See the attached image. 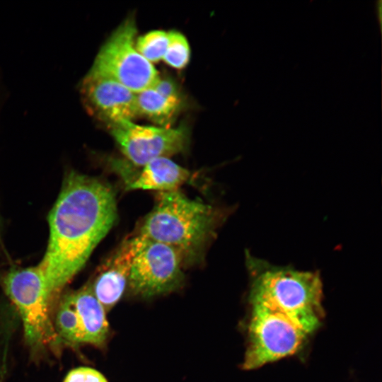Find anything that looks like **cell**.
<instances>
[{"label":"cell","instance_id":"cell-1","mask_svg":"<svg viewBox=\"0 0 382 382\" xmlns=\"http://www.w3.org/2000/svg\"><path fill=\"white\" fill-rule=\"evenodd\" d=\"M117 216L111 187L75 171L65 176L49 214L47 247L37 265L55 297L59 298L64 286L84 267Z\"/></svg>","mask_w":382,"mask_h":382},{"label":"cell","instance_id":"cell-2","mask_svg":"<svg viewBox=\"0 0 382 382\" xmlns=\"http://www.w3.org/2000/svg\"><path fill=\"white\" fill-rule=\"evenodd\" d=\"M251 278L250 305H259L285 316L308 334L323 318V284L318 272L277 266L245 255Z\"/></svg>","mask_w":382,"mask_h":382},{"label":"cell","instance_id":"cell-3","mask_svg":"<svg viewBox=\"0 0 382 382\" xmlns=\"http://www.w3.org/2000/svg\"><path fill=\"white\" fill-rule=\"evenodd\" d=\"M224 216L179 190L160 192L137 234L174 248L184 263L193 262L200 257Z\"/></svg>","mask_w":382,"mask_h":382},{"label":"cell","instance_id":"cell-4","mask_svg":"<svg viewBox=\"0 0 382 382\" xmlns=\"http://www.w3.org/2000/svg\"><path fill=\"white\" fill-rule=\"evenodd\" d=\"M3 288L20 314L30 347H57L61 342L52 318L58 299L51 292L39 266L10 270L4 277Z\"/></svg>","mask_w":382,"mask_h":382},{"label":"cell","instance_id":"cell-5","mask_svg":"<svg viewBox=\"0 0 382 382\" xmlns=\"http://www.w3.org/2000/svg\"><path fill=\"white\" fill-rule=\"evenodd\" d=\"M133 17L123 21L100 48L88 75L112 79L137 93L151 88L159 75L135 47Z\"/></svg>","mask_w":382,"mask_h":382},{"label":"cell","instance_id":"cell-6","mask_svg":"<svg viewBox=\"0 0 382 382\" xmlns=\"http://www.w3.org/2000/svg\"><path fill=\"white\" fill-rule=\"evenodd\" d=\"M308 335L283 314L262 306L251 305L243 368L255 369L294 354Z\"/></svg>","mask_w":382,"mask_h":382},{"label":"cell","instance_id":"cell-7","mask_svg":"<svg viewBox=\"0 0 382 382\" xmlns=\"http://www.w3.org/2000/svg\"><path fill=\"white\" fill-rule=\"evenodd\" d=\"M138 236L128 286L132 292L151 298L178 289L184 280V261L174 248Z\"/></svg>","mask_w":382,"mask_h":382},{"label":"cell","instance_id":"cell-8","mask_svg":"<svg viewBox=\"0 0 382 382\" xmlns=\"http://www.w3.org/2000/svg\"><path fill=\"white\" fill-rule=\"evenodd\" d=\"M109 127L122 153L136 167L157 158H168L183 152L188 143L189 132L184 125L165 127L144 126L127 121Z\"/></svg>","mask_w":382,"mask_h":382},{"label":"cell","instance_id":"cell-9","mask_svg":"<svg viewBox=\"0 0 382 382\" xmlns=\"http://www.w3.org/2000/svg\"><path fill=\"white\" fill-rule=\"evenodd\" d=\"M82 91L88 105L109 126L139 116L136 93L112 79L87 74Z\"/></svg>","mask_w":382,"mask_h":382},{"label":"cell","instance_id":"cell-10","mask_svg":"<svg viewBox=\"0 0 382 382\" xmlns=\"http://www.w3.org/2000/svg\"><path fill=\"white\" fill-rule=\"evenodd\" d=\"M137 245V234L124 239L99 267L90 282L94 295L106 312L120 301L128 285Z\"/></svg>","mask_w":382,"mask_h":382},{"label":"cell","instance_id":"cell-11","mask_svg":"<svg viewBox=\"0 0 382 382\" xmlns=\"http://www.w3.org/2000/svg\"><path fill=\"white\" fill-rule=\"evenodd\" d=\"M117 166L127 191L143 190L160 192L177 190L190 176L187 169L167 157L153 159L139 167L132 164Z\"/></svg>","mask_w":382,"mask_h":382},{"label":"cell","instance_id":"cell-12","mask_svg":"<svg viewBox=\"0 0 382 382\" xmlns=\"http://www.w3.org/2000/svg\"><path fill=\"white\" fill-rule=\"evenodd\" d=\"M76 318L83 336V342L103 346L109 335V325L104 308L94 295L90 282L69 291Z\"/></svg>","mask_w":382,"mask_h":382},{"label":"cell","instance_id":"cell-13","mask_svg":"<svg viewBox=\"0 0 382 382\" xmlns=\"http://www.w3.org/2000/svg\"><path fill=\"white\" fill-rule=\"evenodd\" d=\"M139 115H142L159 127H170L175 120L183 101L168 98L153 88L136 93Z\"/></svg>","mask_w":382,"mask_h":382},{"label":"cell","instance_id":"cell-14","mask_svg":"<svg viewBox=\"0 0 382 382\" xmlns=\"http://www.w3.org/2000/svg\"><path fill=\"white\" fill-rule=\"evenodd\" d=\"M168 45V33L156 30L137 38L135 47L148 62H157L163 59Z\"/></svg>","mask_w":382,"mask_h":382},{"label":"cell","instance_id":"cell-15","mask_svg":"<svg viewBox=\"0 0 382 382\" xmlns=\"http://www.w3.org/2000/svg\"><path fill=\"white\" fill-rule=\"evenodd\" d=\"M190 57V50L186 37L176 30L168 32V45L163 57L170 66L180 69L186 66Z\"/></svg>","mask_w":382,"mask_h":382},{"label":"cell","instance_id":"cell-16","mask_svg":"<svg viewBox=\"0 0 382 382\" xmlns=\"http://www.w3.org/2000/svg\"><path fill=\"white\" fill-rule=\"evenodd\" d=\"M64 382H108L98 371L90 367H78L71 370Z\"/></svg>","mask_w":382,"mask_h":382},{"label":"cell","instance_id":"cell-17","mask_svg":"<svg viewBox=\"0 0 382 382\" xmlns=\"http://www.w3.org/2000/svg\"><path fill=\"white\" fill-rule=\"evenodd\" d=\"M161 95L173 100H182L178 85L173 79L159 77L156 83L151 87Z\"/></svg>","mask_w":382,"mask_h":382}]
</instances>
